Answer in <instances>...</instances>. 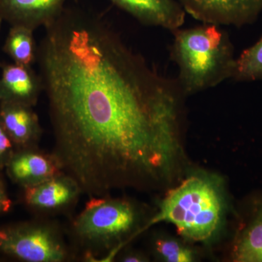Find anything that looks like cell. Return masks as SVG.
Listing matches in <instances>:
<instances>
[{"label":"cell","instance_id":"14","mask_svg":"<svg viewBox=\"0 0 262 262\" xmlns=\"http://www.w3.org/2000/svg\"><path fill=\"white\" fill-rule=\"evenodd\" d=\"M34 31L21 27L12 26L7 36L3 51L17 64L30 66L37 63V44Z\"/></svg>","mask_w":262,"mask_h":262},{"label":"cell","instance_id":"1","mask_svg":"<svg viewBox=\"0 0 262 262\" xmlns=\"http://www.w3.org/2000/svg\"><path fill=\"white\" fill-rule=\"evenodd\" d=\"M37 63L63 172L89 196L156 175L177 151L175 104L103 15L67 5Z\"/></svg>","mask_w":262,"mask_h":262},{"label":"cell","instance_id":"13","mask_svg":"<svg viewBox=\"0 0 262 262\" xmlns=\"http://www.w3.org/2000/svg\"><path fill=\"white\" fill-rule=\"evenodd\" d=\"M233 258L239 262H262V203L237 236Z\"/></svg>","mask_w":262,"mask_h":262},{"label":"cell","instance_id":"17","mask_svg":"<svg viewBox=\"0 0 262 262\" xmlns=\"http://www.w3.org/2000/svg\"><path fill=\"white\" fill-rule=\"evenodd\" d=\"M15 146L5 130L0 119V171H4L5 166L13 155Z\"/></svg>","mask_w":262,"mask_h":262},{"label":"cell","instance_id":"7","mask_svg":"<svg viewBox=\"0 0 262 262\" xmlns=\"http://www.w3.org/2000/svg\"><path fill=\"white\" fill-rule=\"evenodd\" d=\"M186 13L206 24L242 26L262 11V0H179Z\"/></svg>","mask_w":262,"mask_h":262},{"label":"cell","instance_id":"10","mask_svg":"<svg viewBox=\"0 0 262 262\" xmlns=\"http://www.w3.org/2000/svg\"><path fill=\"white\" fill-rule=\"evenodd\" d=\"M0 101L35 106L43 93L42 80L32 67L1 63Z\"/></svg>","mask_w":262,"mask_h":262},{"label":"cell","instance_id":"15","mask_svg":"<svg viewBox=\"0 0 262 262\" xmlns=\"http://www.w3.org/2000/svg\"><path fill=\"white\" fill-rule=\"evenodd\" d=\"M232 77L241 81L262 80V37L234 60Z\"/></svg>","mask_w":262,"mask_h":262},{"label":"cell","instance_id":"6","mask_svg":"<svg viewBox=\"0 0 262 262\" xmlns=\"http://www.w3.org/2000/svg\"><path fill=\"white\" fill-rule=\"evenodd\" d=\"M83 194L78 183L63 173L49 180L20 188L19 202L36 217L70 214Z\"/></svg>","mask_w":262,"mask_h":262},{"label":"cell","instance_id":"11","mask_svg":"<svg viewBox=\"0 0 262 262\" xmlns=\"http://www.w3.org/2000/svg\"><path fill=\"white\" fill-rule=\"evenodd\" d=\"M34 107L8 101H0V119L15 146L39 147L42 127Z\"/></svg>","mask_w":262,"mask_h":262},{"label":"cell","instance_id":"2","mask_svg":"<svg viewBox=\"0 0 262 262\" xmlns=\"http://www.w3.org/2000/svg\"><path fill=\"white\" fill-rule=\"evenodd\" d=\"M140 213L135 205L108 196H91L79 214L65 227L77 259H111L141 232Z\"/></svg>","mask_w":262,"mask_h":262},{"label":"cell","instance_id":"16","mask_svg":"<svg viewBox=\"0 0 262 262\" xmlns=\"http://www.w3.org/2000/svg\"><path fill=\"white\" fill-rule=\"evenodd\" d=\"M155 248L158 254L167 261L189 262L193 260L192 251L174 241L158 239Z\"/></svg>","mask_w":262,"mask_h":262},{"label":"cell","instance_id":"5","mask_svg":"<svg viewBox=\"0 0 262 262\" xmlns=\"http://www.w3.org/2000/svg\"><path fill=\"white\" fill-rule=\"evenodd\" d=\"M0 256L21 262H70L77 257L65 227L36 217L0 225Z\"/></svg>","mask_w":262,"mask_h":262},{"label":"cell","instance_id":"20","mask_svg":"<svg viewBox=\"0 0 262 262\" xmlns=\"http://www.w3.org/2000/svg\"><path fill=\"white\" fill-rule=\"evenodd\" d=\"M3 20L0 18V34H1L2 25H3Z\"/></svg>","mask_w":262,"mask_h":262},{"label":"cell","instance_id":"3","mask_svg":"<svg viewBox=\"0 0 262 262\" xmlns=\"http://www.w3.org/2000/svg\"><path fill=\"white\" fill-rule=\"evenodd\" d=\"M174 56L181 82L189 92L211 87L232 77L235 60L228 37L211 24L177 32Z\"/></svg>","mask_w":262,"mask_h":262},{"label":"cell","instance_id":"12","mask_svg":"<svg viewBox=\"0 0 262 262\" xmlns=\"http://www.w3.org/2000/svg\"><path fill=\"white\" fill-rule=\"evenodd\" d=\"M146 25L176 31L184 23L186 12L179 0H110Z\"/></svg>","mask_w":262,"mask_h":262},{"label":"cell","instance_id":"4","mask_svg":"<svg viewBox=\"0 0 262 262\" xmlns=\"http://www.w3.org/2000/svg\"><path fill=\"white\" fill-rule=\"evenodd\" d=\"M221 214L222 204L215 188L204 179L191 177L169 192L158 214L146 224L143 231L165 222L176 226L184 237L205 241L214 233Z\"/></svg>","mask_w":262,"mask_h":262},{"label":"cell","instance_id":"19","mask_svg":"<svg viewBox=\"0 0 262 262\" xmlns=\"http://www.w3.org/2000/svg\"><path fill=\"white\" fill-rule=\"evenodd\" d=\"M120 261L125 262H141L146 261V258L141 253L136 252L125 253L121 255Z\"/></svg>","mask_w":262,"mask_h":262},{"label":"cell","instance_id":"18","mask_svg":"<svg viewBox=\"0 0 262 262\" xmlns=\"http://www.w3.org/2000/svg\"><path fill=\"white\" fill-rule=\"evenodd\" d=\"M3 172L0 171V216L10 213L13 207Z\"/></svg>","mask_w":262,"mask_h":262},{"label":"cell","instance_id":"8","mask_svg":"<svg viewBox=\"0 0 262 262\" xmlns=\"http://www.w3.org/2000/svg\"><path fill=\"white\" fill-rule=\"evenodd\" d=\"M20 188L32 187L64 173L53 153L39 147L15 149L4 170Z\"/></svg>","mask_w":262,"mask_h":262},{"label":"cell","instance_id":"9","mask_svg":"<svg viewBox=\"0 0 262 262\" xmlns=\"http://www.w3.org/2000/svg\"><path fill=\"white\" fill-rule=\"evenodd\" d=\"M70 0H0V18L35 31L58 18Z\"/></svg>","mask_w":262,"mask_h":262}]
</instances>
